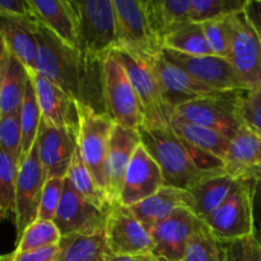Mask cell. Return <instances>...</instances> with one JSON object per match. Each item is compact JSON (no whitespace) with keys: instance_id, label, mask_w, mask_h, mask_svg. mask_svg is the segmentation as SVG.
Returning a JSON list of instances; mask_svg holds the SVG:
<instances>
[{"instance_id":"6da1fadb","label":"cell","mask_w":261,"mask_h":261,"mask_svg":"<svg viewBox=\"0 0 261 261\" xmlns=\"http://www.w3.org/2000/svg\"><path fill=\"white\" fill-rule=\"evenodd\" d=\"M35 37L36 71L83 106L107 114L103 101V61L68 46L40 22L35 28Z\"/></svg>"},{"instance_id":"7a4b0ae2","label":"cell","mask_w":261,"mask_h":261,"mask_svg":"<svg viewBox=\"0 0 261 261\" xmlns=\"http://www.w3.org/2000/svg\"><path fill=\"white\" fill-rule=\"evenodd\" d=\"M142 145L162 171L165 185L190 191L205 178L219 173L201 170L194 161L190 145L175 134L171 126H142L138 129Z\"/></svg>"},{"instance_id":"3957f363","label":"cell","mask_w":261,"mask_h":261,"mask_svg":"<svg viewBox=\"0 0 261 261\" xmlns=\"http://www.w3.org/2000/svg\"><path fill=\"white\" fill-rule=\"evenodd\" d=\"M76 15L78 50L97 60L115 50L116 15L112 0H70Z\"/></svg>"},{"instance_id":"277c9868","label":"cell","mask_w":261,"mask_h":261,"mask_svg":"<svg viewBox=\"0 0 261 261\" xmlns=\"http://www.w3.org/2000/svg\"><path fill=\"white\" fill-rule=\"evenodd\" d=\"M112 53L124 65L134 87L144 117L143 125L152 127L170 126L175 111L166 99L162 87L150 66V58L138 60L125 51L114 50Z\"/></svg>"},{"instance_id":"5b68a950","label":"cell","mask_w":261,"mask_h":261,"mask_svg":"<svg viewBox=\"0 0 261 261\" xmlns=\"http://www.w3.org/2000/svg\"><path fill=\"white\" fill-rule=\"evenodd\" d=\"M103 101L107 115L116 125L132 130L143 125L144 117L134 87L114 53L103 61Z\"/></svg>"},{"instance_id":"8992f818","label":"cell","mask_w":261,"mask_h":261,"mask_svg":"<svg viewBox=\"0 0 261 261\" xmlns=\"http://www.w3.org/2000/svg\"><path fill=\"white\" fill-rule=\"evenodd\" d=\"M203 222L222 244L254 236L252 182L239 181L231 195Z\"/></svg>"},{"instance_id":"52a82bcc","label":"cell","mask_w":261,"mask_h":261,"mask_svg":"<svg viewBox=\"0 0 261 261\" xmlns=\"http://www.w3.org/2000/svg\"><path fill=\"white\" fill-rule=\"evenodd\" d=\"M112 3L116 15L115 50L125 51L138 60L160 55L163 47L150 30L142 2L112 0Z\"/></svg>"},{"instance_id":"ba28073f","label":"cell","mask_w":261,"mask_h":261,"mask_svg":"<svg viewBox=\"0 0 261 261\" xmlns=\"http://www.w3.org/2000/svg\"><path fill=\"white\" fill-rule=\"evenodd\" d=\"M114 126V120L107 114H102L91 107L81 105L78 150L86 167L92 173L97 184L101 186L102 190L106 193V157Z\"/></svg>"},{"instance_id":"9c48e42d","label":"cell","mask_w":261,"mask_h":261,"mask_svg":"<svg viewBox=\"0 0 261 261\" xmlns=\"http://www.w3.org/2000/svg\"><path fill=\"white\" fill-rule=\"evenodd\" d=\"M242 92H228L193 99L176 107L173 115L214 130L232 140L244 125L237 115V101Z\"/></svg>"},{"instance_id":"30bf717a","label":"cell","mask_w":261,"mask_h":261,"mask_svg":"<svg viewBox=\"0 0 261 261\" xmlns=\"http://www.w3.org/2000/svg\"><path fill=\"white\" fill-rule=\"evenodd\" d=\"M162 55L173 65L181 68L193 78L198 79L214 91L227 93L249 89L231 65L228 59L216 55L190 56L166 48L162 50Z\"/></svg>"},{"instance_id":"8fae6325","label":"cell","mask_w":261,"mask_h":261,"mask_svg":"<svg viewBox=\"0 0 261 261\" xmlns=\"http://www.w3.org/2000/svg\"><path fill=\"white\" fill-rule=\"evenodd\" d=\"M46 181L47 177L35 144L18 167L14 214L18 239L22 236L24 229L37 219L38 206Z\"/></svg>"},{"instance_id":"7c38bea8","label":"cell","mask_w":261,"mask_h":261,"mask_svg":"<svg viewBox=\"0 0 261 261\" xmlns=\"http://www.w3.org/2000/svg\"><path fill=\"white\" fill-rule=\"evenodd\" d=\"M106 219V212L98 209L76 193L65 177L63 198L54 219L61 237L84 236L105 232Z\"/></svg>"},{"instance_id":"4fadbf2b","label":"cell","mask_w":261,"mask_h":261,"mask_svg":"<svg viewBox=\"0 0 261 261\" xmlns=\"http://www.w3.org/2000/svg\"><path fill=\"white\" fill-rule=\"evenodd\" d=\"M107 247L114 255H153V241L139 219L121 204L107 213L105 228Z\"/></svg>"},{"instance_id":"5bb4252c","label":"cell","mask_w":261,"mask_h":261,"mask_svg":"<svg viewBox=\"0 0 261 261\" xmlns=\"http://www.w3.org/2000/svg\"><path fill=\"white\" fill-rule=\"evenodd\" d=\"M35 87L42 121L64 129L78 138L81 125V105L74 97L54 84L37 71H28Z\"/></svg>"},{"instance_id":"9a60e30c","label":"cell","mask_w":261,"mask_h":261,"mask_svg":"<svg viewBox=\"0 0 261 261\" xmlns=\"http://www.w3.org/2000/svg\"><path fill=\"white\" fill-rule=\"evenodd\" d=\"M203 221L188 208H178L165 221L155 224L149 231L153 241V256L170 261H181L196 229Z\"/></svg>"},{"instance_id":"2e32d148","label":"cell","mask_w":261,"mask_h":261,"mask_svg":"<svg viewBox=\"0 0 261 261\" xmlns=\"http://www.w3.org/2000/svg\"><path fill=\"white\" fill-rule=\"evenodd\" d=\"M228 61L249 89L261 84V41L244 12L234 15Z\"/></svg>"},{"instance_id":"e0dca14e","label":"cell","mask_w":261,"mask_h":261,"mask_svg":"<svg viewBox=\"0 0 261 261\" xmlns=\"http://www.w3.org/2000/svg\"><path fill=\"white\" fill-rule=\"evenodd\" d=\"M163 185L165 178L160 166L140 144L125 172L119 204L132 208L157 193Z\"/></svg>"},{"instance_id":"ac0fdd59","label":"cell","mask_w":261,"mask_h":261,"mask_svg":"<svg viewBox=\"0 0 261 261\" xmlns=\"http://www.w3.org/2000/svg\"><path fill=\"white\" fill-rule=\"evenodd\" d=\"M36 147L47 180L54 177L65 178L76 152L78 138L41 120Z\"/></svg>"},{"instance_id":"d6986e66","label":"cell","mask_w":261,"mask_h":261,"mask_svg":"<svg viewBox=\"0 0 261 261\" xmlns=\"http://www.w3.org/2000/svg\"><path fill=\"white\" fill-rule=\"evenodd\" d=\"M149 64L162 87L166 99L173 109V111L177 106L193 101V99L223 93V92L209 88L198 79L193 78L185 70L173 65L162 55V53L150 58Z\"/></svg>"},{"instance_id":"ffe728a7","label":"cell","mask_w":261,"mask_h":261,"mask_svg":"<svg viewBox=\"0 0 261 261\" xmlns=\"http://www.w3.org/2000/svg\"><path fill=\"white\" fill-rule=\"evenodd\" d=\"M140 144L142 142L138 130L126 129L115 124L106 157L107 195L111 205L119 204L125 172Z\"/></svg>"},{"instance_id":"44dd1931","label":"cell","mask_w":261,"mask_h":261,"mask_svg":"<svg viewBox=\"0 0 261 261\" xmlns=\"http://www.w3.org/2000/svg\"><path fill=\"white\" fill-rule=\"evenodd\" d=\"M224 171L239 181L254 182L261 178V135L242 125L231 140Z\"/></svg>"},{"instance_id":"7402d4cb","label":"cell","mask_w":261,"mask_h":261,"mask_svg":"<svg viewBox=\"0 0 261 261\" xmlns=\"http://www.w3.org/2000/svg\"><path fill=\"white\" fill-rule=\"evenodd\" d=\"M194 205L195 200L190 191L163 185L157 193L129 209L149 232L155 224L168 218L176 209L188 208L194 211Z\"/></svg>"},{"instance_id":"603a6c76","label":"cell","mask_w":261,"mask_h":261,"mask_svg":"<svg viewBox=\"0 0 261 261\" xmlns=\"http://www.w3.org/2000/svg\"><path fill=\"white\" fill-rule=\"evenodd\" d=\"M37 23L35 17L8 18L0 15V40L5 50L17 58L28 71H36L37 41L35 28Z\"/></svg>"},{"instance_id":"cb8c5ba5","label":"cell","mask_w":261,"mask_h":261,"mask_svg":"<svg viewBox=\"0 0 261 261\" xmlns=\"http://www.w3.org/2000/svg\"><path fill=\"white\" fill-rule=\"evenodd\" d=\"M33 17L68 46L78 48L76 15L70 0H28Z\"/></svg>"},{"instance_id":"d4e9b609","label":"cell","mask_w":261,"mask_h":261,"mask_svg":"<svg viewBox=\"0 0 261 261\" xmlns=\"http://www.w3.org/2000/svg\"><path fill=\"white\" fill-rule=\"evenodd\" d=\"M193 0H145L142 2L148 23L163 47V41L191 23Z\"/></svg>"},{"instance_id":"484cf974","label":"cell","mask_w":261,"mask_h":261,"mask_svg":"<svg viewBox=\"0 0 261 261\" xmlns=\"http://www.w3.org/2000/svg\"><path fill=\"white\" fill-rule=\"evenodd\" d=\"M28 81L27 68L5 50L0 68V116L19 112Z\"/></svg>"},{"instance_id":"4316f807","label":"cell","mask_w":261,"mask_h":261,"mask_svg":"<svg viewBox=\"0 0 261 261\" xmlns=\"http://www.w3.org/2000/svg\"><path fill=\"white\" fill-rule=\"evenodd\" d=\"M239 184V180L223 172L205 178L190 190L193 194L195 205L194 214L200 221L211 216L229 195Z\"/></svg>"},{"instance_id":"83f0119b","label":"cell","mask_w":261,"mask_h":261,"mask_svg":"<svg viewBox=\"0 0 261 261\" xmlns=\"http://www.w3.org/2000/svg\"><path fill=\"white\" fill-rule=\"evenodd\" d=\"M170 126L184 142L189 143L190 145L199 148L204 152L211 153L223 161L226 158L229 144H231V140L228 138L223 137L214 130L206 129V127L181 119L175 115L172 116Z\"/></svg>"},{"instance_id":"f1b7e54d","label":"cell","mask_w":261,"mask_h":261,"mask_svg":"<svg viewBox=\"0 0 261 261\" xmlns=\"http://www.w3.org/2000/svg\"><path fill=\"white\" fill-rule=\"evenodd\" d=\"M59 261H105L110 250L105 232L84 236L63 237Z\"/></svg>"},{"instance_id":"f546056e","label":"cell","mask_w":261,"mask_h":261,"mask_svg":"<svg viewBox=\"0 0 261 261\" xmlns=\"http://www.w3.org/2000/svg\"><path fill=\"white\" fill-rule=\"evenodd\" d=\"M66 180L70 182V185L73 186L76 193L81 194L83 198L91 201L98 209L109 213L110 208L112 206L111 203H110L106 193L102 190L101 186L97 184L92 173L84 165L78 147H76V152L74 154L73 161H71L68 173H66Z\"/></svg>"},{"instance_id":"4dcf8cb0","label":"cell","mask_w":261,"mask_h":261,"mask_svg":"<svg viewBox=\"0 0 261 261\" xmlns=\"http://www.w3.org/2000/svg\"><path fill=\"white\" fill-rule=\"evenodd\" d=\"M163 48L190 56L213 55L201 24L189 23L163 41Z\"/></svg>"},{"instance_id":"1f68e13d","label":"cell","mask_w":261,"mask_h":261,"mask_svg":"<svg viewBox=\"0 0 261 261\" xmlns=\"http://www.w3.org/2000/svg\"><path fill=\"white\" fill-rule=\"evenodd\" d=\"M20 129H22V160L31 152L36 144L38 129H40L41 110L38 106L37 97H36L35 87L30 76L27 87H25L24 98L19 110ZM22 162V161H20Z\"/></svg>"},{"instance_id":"d6a6232c","label":"cell","mask_w":261,"mask_h":261,"mask_svg":"<svg viewBox=\"0 0 261 261\" xmlns=\"http://www.w3.org/2000/svg\"><path fill=\"white\" fill-rule=\"evenodd\" d=\"M227 254L222 244L208 228L205 223L196 229L181 261H226Z\"/></svg>"},{"instance_id":"836d02e7","label":"cell","mask_w":261,"mask_h":261,"mask_svg":"<svg viewBox=\"0 0 261 261\" xmlns=\"http://www.w3.org/2000/svg\"><path fill=\"white\" fill-rule=\"evenodd\" d=\"M61 233L54 221L36 219L18 239L15 252H28L45 247L56 246L61 241Z\"/></svg>"},{"instance_id":"e575fe53","label":"cell","mask_w":261,"mask_h":261,"mask_svg":"<svg viewBox=\"0 0 261 261\" xmlns=\"http://www.w3.org/2000/svg\"><path fill=\"white\" fill-rule=\"evenodd\" d=\"M247 0H193L191 22L205 23L242 13Z\"/></svg>"},{"instance_id":"d590c367","label":"cell","mask_w":261,"mask_h":261,"mask_svg":"<svg viewBox=\"0 0 261 261\" xmlns=\"http://www.w3.org/2000/svg\"><path fill=\"white\" fill-rule=\"evenodd\" d=\"M18 165L0 148V218L15 214Z\"/></svg>"},{"instance_id":"8d00e7d4","label":"cell","mask_w":261,"mask_h":261,"mask_svg":"<svg viewBox=\"0 0 261 261\" xmlns=\"http://www.w3.org/2000/svg\"><path fill=\"white\" fill-rule=\"evenodd\" d=\"M213 55L228 59L234 35V15L201 23Z\"/></svg>"},{"instance_id":"74e56055","label":"cell","mask_w":261,"mask_h":261,"mask_svg":"<svg viewBox=\"0 0 261 261\" xmlns=\"http://www.w3.org/2000/svg\"><path fill=\"white\" fill-rule=\"evenodd\" d=\"M0 148L19 167L22 161V129L19 112L0 116Z\"/></svg>"},{"instance_id":"f35d334b","label":"cell","mask_w":261,"mask_h":261,"mask_svg":"<svg viewBox=\"0 0 261 261\" xmlns=\"http://www.w3.org/2000/svg\"><path fill=\"white\" fill-rule=\"evenodd\" d=\"M237 115L245 126L261 135V84L240 94Z\"/></svg>"},{"instance_id":"ab89813d","label":"cell","mask_w":261,"mask_h":261,"mask_svg":"<svg viewBox=\"0 0 261 261\" xmlns=\"http://www.w3.org/2000/svg\"><path fill=\"white\" fill-rule=\"evenodd\" d=\"M64 181L65 178L54 177L48 178L43 186L42 195H41L40 206H38L37 219L43 221H54L60 205L64 191Z\"/></svg>"},{"instance_id":"60d3db41","label":"cell","mask_w":261,"mask_h":261,"mask_svg":"<svg viewBox=\"0 0 261 261\" xmlns=\"http://www.w3.org/2000/svg\"><path fill=\"white\" fill-rule=\"evenodd\" d=\"M61 256V245L45 247L28 252H12L9 255L12 261H59Z\"/></svg>"},{"instance_id":"b9f144b4","label":"cell","mask_w":261,"mask_h":261,"mask_svg":"<svg viewBox=\"0 0 261 261\" xmlns=\"http://www.w3.org/2000/svg\"><path fill=\"white\" fill-rule=\"evenodd\" d=\"M0 15L8 18L33 17L28 0H0Z\"/></svg>"},{"instance_id":"7bdbcfd3","label":"cell","mask_w":261,"mask_h":261,"mask_svg":"<svg viewBox=\"0 0 261 261\" xmlns=\"http://www.w3.org/2000/svg\"><path fill=\"white\" fill-rule=\"evenodd\" d=\"M252 212H254V237L261 246V178L252 182Z\"/></svg>"},{"instance_id":"ee69618b","label":"cell","mask_w":261,"mask_h":261,"mask_svg":"<svg viewBox=\"0 0 261 261\" xmlns=\"http://www.w3.org/2000/svg\"><path fill=\"white\" fill-rule=\"evenodd\" d=\"M244 13L255 28L261 41V0H247Z\"/></svg>"},{"instance_id":"f6af8a7d","label":"cell","mask_w":261,"mask_h":261,"mask_svg":"<svg viewBox=\"0 0 261 261\" xmlns=\"http://www.w3.org/2000/svg\"><path fill=\"white\" fill-rule=\"evenodd\" d=\"M245 240L224 244L227 254V261H246L245 254Z\"/></svg>"},{"instance_id":"bcb514c9","label":"cell","mask_w":261,"mask_h":261,"mask_svg":"<svg viewBox=\"0 0 261 261\" xmlns=\"http://www.w3.org/2000/svg\"><path fill=\"white\" fill-rule=\"evenodd\" d=\"M246 261H261V246L254 236L245 240Z\"/></svg>"},{"instance_id":"7dc6e473","label":"cell","mask_w":261,"mask_h":261,"mask_svg":"<svg viewBox=\"0 0 261 261\" xmlns=\"http://www.w3.org/2000/svg\"><path fill=\"white\" fill-rule=\"evenodd\" d=\"M153 255H107L105 261H150Z\"/></svg>"},{"instance_id":"c3c4849f","label":"cell","mask_w":261,"mask_h":261,"mask_svg":"<svg viewBox=\"0 0 261 261\" xmlns=\"http://www.w3.org/2000/svg\"><path fill=\"white\" fill-rule=\"evenodd\" d=\"M5 54V46L4 43L2 42V40H0V68H2V60H3V56H4Z\"/></svg>"},{"instance_id":"681fc988","label":"cell","mask_w":261,"mask_h":261,"mask_svg":"<svg viewBox=\"0 0 261 261\" xmlns=\"http://www.w3.org/2000/svg\"><path fill=\"white\" fill-rule=\"evenodd\" d=\"M150 261H170L167 259H165V257H160V256H153L152 260Z\"/></svg>"},{"instance_id":"f907efd6","label":"cell","mask_w":261,"mask_h":261,"mask_svg":"<svg viewBox=\"0 0 261 261\" xmlns=\"http://www.w3.org/2000/svg\"><path fill=\"white\" fill-rule=\"evenodd\" d=\"M0 261H12V260H10L9 255H5V256H0Z\"/></svg>"},{"instance_id":"816d5d0a","label":"cell","mask_w":261,"mask_h":261,"mask_svg":"<svg viewBox=\"0 0 261 261\" xmlns=\"http://www.w3.org/2000/svg\"><path fill=\"white\" fill-rule=\"evenodd\" d=\"M226 261H227V260H226Z\"/></svg>"}]
</instances>
